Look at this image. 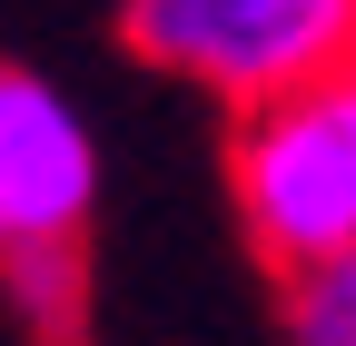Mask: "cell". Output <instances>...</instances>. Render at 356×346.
I'll use <instances>...</instances> for the list:
<instances>
[{
	"instance_id": "1",
	"label": "cell",
	"mask_w": 356,
	"mask_h": 346,
	"mask_svg": "<svg viewBox=\"0 0 356 346\" xmlns=\"http://www.w3.org/2000/svg\"><path fill=\"white\" fill-rule=\"evenodd\" d=\"M228 198L267 277H317L356 257V60L238 109Z\"/></svg>"
},
{
	"instance_id": "2",
	"label": "cell",
	"mask_w": 356,
	"mask_h": 346,
	"mask_svg": "<svg viewBox=\"0 0 356 346\" xmlns=\"http://www.w3.org/2000/svg\"><path fill=\"white\" fill-rule=\"evenodd\" d=\"M129 50L208 90L218 109H257L356 60V0H129Z\"/></svg>"
},
{
	"instance_id": "3",
	"label": "cell",
	"mask_w": 356,
	"mask_h": 346,
	"mask_svg": "<svg viewBox=\"0 0 356 346\" xmlns=\"http://www.w3.org/2000/svg\"><path fill=\"white\" fill-rule=\"evenodd\" d=\"M99 218V139L79 99L0 60V267L50 277Z\"/></svg>"
},
{
	"instance_id": "4",
	"label": "cell",
	"mask_w": 356,
	"mask_h": 346,
	"mask_svg": "<svg viewBox=\"0 0 356 346\" xmlns=\"http://www.w3.org/2000/svg\"><path fill=\"white\" fill-rule=\"evenodd\" d=\"M287 346H356V257L287 277Z\"/></svg>"
}]
</instances>
